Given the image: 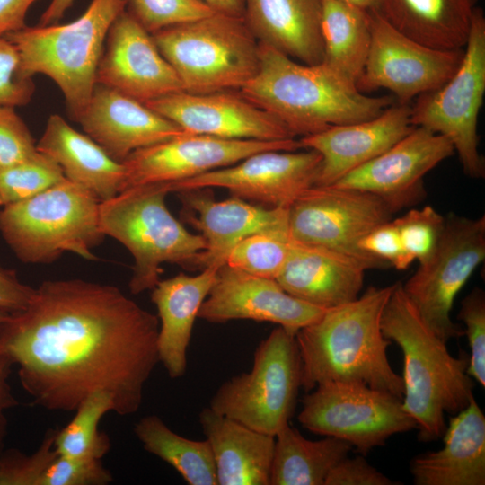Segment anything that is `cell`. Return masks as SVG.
Here are the masks:
<instances>
[{
	"mask_svg": "<svg viewBox=\"0 0 485 485\" xmlns=\"http://www.w3.org/2000/svg\"><path fill=\"white\" fill-rule=\"evenodd\" d=\"M11 313L0 310V324L10 317Z\"/></svg>",
	"mask_w": 485,
	"mask_h": 485,
	"instance_id": "f5cc1de1",
	"label": "cell"
},
{
	"mask_svg": "<svg viewBox=\"0 0 485 485\" xmlns=\"http://www.w3.org/2000/svg\"><path fill=\"white\" fill-rule=\"evenodd\" d=\"M301 379L295 335L278 326L258 345L251 369L224 382L212 396L209 407L275 436L293 416Z\"/></svg>",
	"mask_w": 485,
	"mask_h": 485,
	"instance_id": "9c48e42d",
	"label": "cell"
},
{
	"mask_svg": "<svg viewBox=\"0 0 485 485\" xmlns=\"http://www.w3.org/2000/svg\"><path fill=\"white\" fill-rule=\"evenodd\" d=\"M112 474L101 460L57 455L46 470L40 485H107Z\"/></svg>",
	"mask_w": 485,
	"mask_h": 485,
	"instance_id": "7bdbcfd3",
	"label": "cell"
},
{
	"mask_svg": "<svg viewBox=\"0 0 485 485\" xmlns=\"http://www.w3.org/2000/svg\"><path fill=\"white\" fill-rule=\"evenodd\" d=\"M457 318L465 325L471 356L467 374L485 387V294L473 288L462 301Z\"/></svg>",
	"mask_w": 485,
	"mask_h": 485,
	"instance_id": "ab89813d",
	"label": "cell"
},
{
	"mask_svg": "<svg viewBox=\"0 0 485 485\" xmlns=\"http://www.w3.org/2000/svg\"><path fill=\"white\" fill-rule=\"evenodd\" d=\"M65 179L58 163L38 151L30 159L0 172V206L26 200Z\"/></svg>",
	"mask_w": 485,
	"mask_h": 485,
	"instance_id": "d590c367",
	"label": "cell"
},
{
	"mask_svg": "<svg viewBox=\"0 0 485 485\" xmlns=\"http://www.w3.org/2000/svg\"><path fill=\"white\" fill-rule=\"evenodd\" d=\"M394 284L369 287L357 299L325 310L295 333L301 363V388L310 392L331 381L356 382L402 400V376L392 368L381 329Z\"/></svg>",
	"mask_w": 485,
	"mask_h": 485,
	"instance_id": "7a4b0ae2",
	"label": "cell"
},
{
	"mask_svg": "<svg viewBox=\"0 0 485 485\" xmlns=\"http://www.w3.org/2000/svg\"><path fill=\"white\" fill-rule=\"evenodd\" d=\"M151 35L188 93L239 91L259 68V41L243 18L214 13Z\"/></svg>",
	"mask_w": 485,
	"mask_h": 485,
	"instance_id": "ba28073f",
	"label": "cell"
},
{
	"mask_svg": "<svg viewBox=\"0 0 485 485\" xmlns=\"http://www.w3.org/2000/svg\"><path fill=\"white\" fill-rule=\"evenodd\" d=\"M259 57L257 73L238 92L295 137L375 118L394 101L367 96L323 64L301 63L260 42Z\"/></svg>",
	"mask_w": 485,
	"mask_h": 485,
	"instance_id": "3957f363",
	"label": "cell"
},
{
	"mask_svg": "<svg viewBox=\"0 0 485 485\" xmlns=\"http://www.w3.org/2000/svg\"><path fill=\"white\" fill-rule=\"evenodd\" d=\"M13 366L12 360L0 352V454L4 451L7 434L6 412L18 405L9 383Z\"/></svg>",
	"mask_w": 485,
	"mask_h": 485,
	"instance_id": "7dc6e473",
	"label": "cell"
},
{
	"mask_svg": "<svg viewBox=\"0 0 485 485\" xmlns=\"http://www.w3.org/2000/svg\"><path fill=\"white\" fill-rule=\"evenodd\" d=\"M369 13L385 15L388 0H340Z\"/></svg>",
	"mask_w": 485,
	"mask_h": 485,
	"instance_id": "816d5d0a",
	"label": "cell"
},
{
	"mask_svg": "<svg viewBox=\"0 0 485 485\" xmlns=\"http://www.w3.org/2000/svg\"><path fill=\"white\" fill-rule=\"evenodd\" d=\"M324 312L325 309L289 295L276 279L251 275L224 264L216 270L198 318L210 323L233 320L272 322L295 335Z\"/></svg>",
	"mask_w": 485,
	"mask_h": 485,
	"instance_id": "ac0fdd59",
	"label": "cell"
},
{
	"mask_svg": "<svg viewBox=\"0 0 485 485\" xmlns=\"http://www.w3.org/2000/svg\"><path fill=\"white\" fill-rule=\"evenodd\" d=\"M217 269L206 268L193 276L180 273L160 279L152 289L151 299L156 306L159 319V362L172 379L186 374L187 351L194 323Z\"/></svg>",
	"mask_w": 485,
	"mask_h": 485,
	"instance_id": "484cf974",
	"label": "cell"
},
{
	"mask_svg": "<svg viewBox=\"0 0 485 485\" xmlns=\"http://www.w3.org/2000/svg\"><path fill=\"white\" fill-rule=\"evenodd\" d=\"M176 193L182 205L183 220L200 232L207 244L193 269L221 267L232 249L251 234L289 232V208L266 207L236 197L216 200L209 188Z\"/></svg>",
	"mask_w": 485,
	"mask_h": 485,
	"instance_id": "44dd1931",
	"label": "cell"
},
{
	"mask_svg": "<svg viewBox=\"0 0 485 485\" xmlns=\"http://www.w3.org/2000/svg\"><path fill=\"white\" fill-rule=\"evenodd\" d=\"M37 0H0V37L25 27L30 7Z\"/></svg>",
	"mask_w": 485,
	"mask_h": 485,
	"instance_id": "c3c4849f",
	"label": "cell"
},
{
	"mask_svg": "<svg viewBox=\"0 0 485 485\" xmlns=\"http://www.w3.org/2000/svg\"><path fill=\"white\" fill-rule=\"evenodd\" d=\"M128 4V0H92L72 22L25 26L4 35L18 50L27 75L42 74L57 84L75 120L96 85L109 30Z\"/></svg>",
	"mask_w": 485,
	"mask_h": 485,
	"instance_id": "8992f818",
	"label": "cell"
},
{
	"mask_svg": "<svg viewBox=\"0 0 485 485\" xmlns=\"http://www.w3.org/2000/svg\"><path fill=\"white\" fill-rule=\"evenodd\" d=\"M293 244L289 232L254 234L232 249L225 264L251 275L276 279Z\"/></svg>",
	"mask_w": 485,
	"mask_h": 485,
	"instance_id": "e575fe53",
	"label": "cell"
},
{
	"mask_svg": "<svg viewBox=\"0 0 485 485\" xmlns=\"http://www.w3.org/2000/svg\"><path fill=\"white\" fill-rule=\"evenodd\" d=\"M321 32L322 64L357 86L371 44L370 13L340 0H322Z\"/></svg>",
	"mask_w": 485,
	"mask_h": 485,
	"instance_id": "4dcf8cb0",
	"label": "cell"
},
{
	"mask_svg": "<svg viewBox=\"0 0 485 485\" xmlns=\"http://www.w3.org/2000/svg\"><path fill=\"white\" fill-rule=\"evenodd\" d=\"M476 0H388L384 17L400 31L430 48L465 46Z\"/></svg>",
	"mask_w": 485,
	"mask_h": 485,
	"instance_id": "f546056e",
	"label": "cell"
},
{
	"mask_svg": "<svg viewBox=\"0 0 485 485\" xmlns=\"http://www.w3.org/2000/svg\"><path fill=\"white\" fill-rule=\"evenodd\" d=\"M454 415L443 434L444 446L411 460L414 484H485V416L474 396Z\"/></svg>",
	"mask_w": 485,
	"mask_h": 485,
	"instance_id": "d4e9b609",
	"label": "cell"
},
{
	"mask_svg": "<svg viewBox=\"0 0 485 485\" xmlns=\"http://www.w3.org/2000/svg\"><path fill=\"white\" fill-rule=\"evenodd\" d=\"M101 201L66 178L26 200L0 210V233L17 259L48 265L71 252L87 260L105 239L100 226Z\"/></svg>",
	"mask_w": 485,
	"mask_h": 485,
	"instance_id": "52a82bcc",
	"label": "cell"
},
{
	"mask_svg": "<svg viewBox=\"0 0 485 485\" xmlns=\"http://www.w3.org/2000/svg\"><path fill=\"white\" fill-rule=\"evenodd\" d=\"M321 154L306 151L269 150L184 181L167 183L170 192L223 188L233 197L266 207L289 208L316 186Z\"/></svg>",
	"mask_w": 485,
	"mask_h": 485,
	"instance_id": "2e32d148",
	"label": "cell"
},
{
	"mask_svg": "<svg viewBox=\"0 0 485 485\" xmlns=\"http://www.w3.org/2000/svg\"><path fill=\"white\" fill-rule=\"evenodd\" d=\"M35 288L22 283L16 272L0 264V310L15 313L29 304Z\"/></svg>",
	"mask_w": 485,
	"mask_h": 485,
	"instance_id": "bcb514c9",
	"label": "cell"
},
{
	"mask_svg": "<svg viewBox=\"0 0 485 485\" xmlns=\"http://www.w3.org/2000/svg\"><path fill=\"white\" fill-rule=\"evenodd\" d=\"M300 148L299 140L295 138L227 139L185 132L131 153L122 162L124 176L119 192L139 185L184 181L233 165L262 151H297Z\"/></svg>",
	"mask_w": 485,
	"mask_h": 485,
	"instance_id": "9a60e30c",
	"label": "cell"
},
{
	"mask_svg": "<svg viewBox=\"0 0 485 485\" xmlns=\"http://www.w3.org/2000/svg\"><path fill=\"white\" fill-rule=\"evenodd\" d=\"M351 448L333 436L309 440L287 423L275 436L270 485H324Z\"/></svg>",
	"mask_w": 485,
	"mask_h": 485,
	"instance_id": "1f68e13d",
	"label": "cell"
},
{
	"mask_svg": "<svg viewBox=\"0 0 485 485\" xmlns=\"http://www.w3.org/2000/svg\"><path fill=\"white\" fill-rule=\"evenodd\" d=\"M359 248L370 256L392 265L398 270L409 268L394 220L386 221L365 235Z\"/></svg>",
	"mask_w": 485,
	"mask_h": 485,
	"instance_id": "ee69618b",
	"label": "cell"
},
{
	"mask_svg": "<svg viewBox=\"0 0 485 485\" xmlns=\"http://www.w3.org/2000/svg\"><path fill=\"white\" fill-rule=\"evenodd\" d=\"M184 131L227 139L295 138L287 128L238 91L171 93L146 102Z\"/></svg>",
	"mask_w": 485,
	"mask_h": 485,
	"instance_id": "ffe728a7",
	"label": "cell"
},
{
	"mask_svg": "<svg viewBox=\"0 0 485 485\" xmlns=\"http://www.w3.org/2000/svg\"><path fill=\"white\" fill-rule=\"evenodd\" d=\"M34 90L32 77L22 70L15 46L4 36L0 37V106H24Z\"/></svg>",
	"mask_w": 485,
	"mask_h": 485,
	"instance_id": "60d3db41",
	"label": "cell"
},
{
	"mask_svg": "<svg viewBox=\"0 0 485 485\" xmlns=\"http://www.w3.org/2000/svg\"><path fill=\"white\" fill-rule=\"evenodd\" d=\"M381 329L402 351L401 402L417 424L419 440L442 437L445 413H458L473 397L474 382L466 372L469 358L450 354L446 342L426 324L401 282L395 283L384 307Z\"/></svg>",
	"mask_w": 485,
	"mask_h": 485,
	"instance_id": "277c9868",
	"label": "cell"
},
{
	"mask_svg": "<svg viewBox=\"0 0 485 485\" xmlns=\"http://www.w3.org/2000/svg\"><path fill=\"white\" fill-rule=\"evenodd\" d=\"M485 259V216L450 214L436 249L402 285L404 293L443 341L464 335L450 316L454 299Z\"/></svg>",
	"mask_w": 485,
	"mask_h": 485,
	"instance_id": "7c38bea8",
	"label": "cell"
},
{
	"mask_svg": "<svg viewBox=\"0 0 485 485\" xmlns=\"http://www.w3.org/2000/svg\"><path fill=\"white\" fill-rule=\"evenodd\" d=\"M128 12L151 34L216 13L198 0H128Z\"/></svg>",
	"mask_w": 485,
	"mask_h": 485,
	"instance_id": "74e56055",
	"label": "cell"
},
{
	"mask_svg": "<svg viewBox=\"0 0 485 485\" xmlns=\"http://www.w3.org/2000/svg\"><path fill=\"white\" fill-rule=\"evenodd\" d=\"M410 104H392L378 116L331 126L299 139L322 156L316 186H330L380 155L413 129Z\"/></svg>",
	"mask_w": 485,
	"mask_h": 485,
	"instance_id": "603a6c76",
	"label": "cell"
},
{
	"mask_svg": "<svg viewBox=\"0 0 485 485\" xmlns=\"http://www.w3.org/2000/svg\"><path fill=\"white\" fill-rule=\"evenodd\" d=\"M37 150L56 161L65 177L92 192L101 202L115 197L124 176V165L112 159L86 134L61 116L51 115L37 142Z\"/></svg>",
	"mask_w": 485,
	"mask_h": 485,
	"instance_id": "f1b7e54d",
	"label": "cell"
},
{
	"mask_svg": "<svg viewBox=\"0 0 485 485\" xmlns=\"http://www.w3.org/2000/svg\"><path fill=\"white\" fill-rule=\"evenodd\" d=\"M134 433L146 452L174 468L189 485H217L215 460L206 438H186L157 415L141 418Z\"/></svg>",
	"mask_w": 485,
	"mask_h": 485,
	"instance_id": "d6a6232c",
	"label": "cell"
},
{
	"mask_svg": "<svg viewBox=\"0 0 485 485\" xmlns=\"http://www.w3.org/2000/svg\"><path fill=\"white\" fill-rule=\"evenodd\" d=\"M159 319L119 287L80 278L43 281L0 324V352L18 366L34 404L74 411L96 391L114 412L136 413L159 363Z\"/></svg>",
	"mask_w": 485,
	"mask_h": 485,
	"instance_id": "6da1fadb",
	"label": "cell"
},
{
	"mask_svg": "<svg viewBox=\"0 0 485 485\" xmlns=\"http://www.w3.org/2000/svg\"><path fill=\"white\" fill-rule=\"evenodd\" d=\"M109 411H114V401L107 392L96 391L85 397L72 420L55 430L54 448L57 455L101 460L111 446L109 436L98 428L100 420Z\"/></svg>",
	"mask_w": 485,
	"mask_h": 485,
	"instance_id": "836d02e7",
	"label": "cell"
},
{
	"mask_svg": "<svg viewBox=\"0 0 485 485\" xmlns=\"http://www.w3.org/2000/svg\"><path fill=\"white\" fill-rule=\"evenodd\" d=\"M371 44L357 88L361 93L389 90L397 102L410 104L418 96L445 84L458 68L463 48L428 47L396 29L384 16L370 13Z\"/></svg>",
	"mask_w": 485,
	"mask_h": 485,
	"instance_id": "5bb4252c",
	"label": "cell"
},
{
	"mask_svg": "<svg viewBox=\"0 0 485 485\" xmlns=\"http://www.w3.org/2000/svg\"><path fill=\"white\" fill-rule=\"evenodd\" d=\"M322 0H244L243 20L260 43L307 65L322 61Z\"/></svg>",
	"mask_w": 485,
	"mask_h": 485,
	"instance_id": "4316f807",
	"label": "cell"
},
{
	"mask_svg": "<svg viewBox=\"0 0 485 485\" xmlns=\"http://www.w3.org/2000/svg\"><path fill=\"white\" fill-rule=\"evenodd\" d=\"M366 270L349 256L294 241L276 280L289 295L327 310L358 297Z\"/></svg>",
	"mask_w": 485,
	"mask_h": 485,
	"instance_id": "cb8c5ba5",
	"label": "cell"
},
{
	"mask_svg": "<svg viewBox=\"0 0 485 485\" xmlns=\"http://www.w3.org/2000/svg\"><path fill=\"white\" fill-rule=\"evenodd\" d=\"M213 453L217 485H270L275 436L214 411L199 413Z\"/></svg>",
	"mask_w": 485,
	"mask_h": 485,
	"instance_id": "83f0119b",
	"label": "cell"
},
{
	"mask_svg": "<svg viewBox=\"0 0 485 485\" xmlns=\"http://www.w3.org/2000/svg\"><path fill=\"white\" fill-rule=\"evenodd\" d=\"M75 121L119 163L138 149L186 132L146 104L99 84Z\"/></svg>",
	"mask_w": 485,
	"mask_h": 485,
	"instance_id": "7402d4cb",
	"label": "cell"
},
{
	"mask_svg": "<svg viewBox=\"0 0 485 485\" xmlns=\"http://www.w3.org/2000/svg\"><path fill=\"white\" fill-rule=\"evenodd\" d=\"M96 84L143 103L181 92V82L149 33L128 12L111 24L96 72Z\"/></svg>",
	"mask_w": 485,
	"mask_h": 485,
	"instance_id": "d6986e66",
	"label": "cell"
},
{
	"mask_svg": "<svg viewBox=\"0 0 485 485\" xmlns=\"http://www.w3.org/2000/svg\"><path fill=\"white\" fill-rule=\"evenodd\" d=\"M169 193L167 183L145 184L100 203L102 233L119 242L133 257L128 283L133 295L156 286L163 263L194 268L206 250L203 236L191 234L169 211L165 203Z\"/></svg>",
	"mask_w": 485,
	"mask_h": 485,
	"instance_id": "5b68a950",
	"label": "cell"
},
{
	"mask_svg": "<svg viewBox=\"0 0 485 485\" xmlns=\"http://www.w3.org/2000/svg\"><path fill=\"white\" fill-rule=\"evenodd\" d=\"M56 429L45 433L31 454L12 449L0 454V485H40L43 475L57 456L54 448Z\"/></svg>",
	"mask_w": 485,
	"mask_h": 485,
	"instance_id": "f35d334b",
	"label": "cell"
},
{
	"mask_svg": "<svg viewBox=\"0 0 485 485\" xmlns=\"http://www.w3.org/2000/svg\"><path fill=\"white\" fill-rule=\"evenodd\" d=\"M214 12L243 18L244 0H198Z\"/></svg>",
	"mask_w": 485,
	"mask_h": 485,
	"instance_id": "681fc988",
	"label": "cell"
},
{
	"mask_svg": "<svg viewBox=\"0 0 485 485\" xmlns=\"http://www.w3.org/2000/svg\"><path fill=\"white\" fill-rule=\"evenodd\" d=\"M409 265L428 260L436 249L445 225V217L433 207L411 208L393 219Z\"/></svg>",
	"mask_w": 485,
	"mask_h": 485,
	"instance_id": "8d00e7d4",
	"label": "cell"
},
{
	"mask_svg": "<svg viewBox=\"0 0 485 485\" xmlns=\"http://www.w3.org/2000/svg\"><path fill=\"white\" fill-rule=\"evenodd\" d=\"M462 61L438 89L423 93L410 106V122L446 137L463 171L472 179L485 176L480 154L478 116L485 93V17L475 7Z\"/></svg>",
	"mask_w": 485,
	"mask_h": 485,
	"instance_id": "30bf717a",
	"label": "cell"
},
{
	"mask_svg": "<svg viewBox=\"0 0 485 485\" xmlns=\"http://www.w3.org/2000/svg\"><path fill=\"white\" fill-rule=\"evenodd\" d=\"M396 482L369 464L363 456L340 461L328 474L324 485H394Z\"/></svg>",
	"mask_w": 485,
	"mask_h": 485,
	"instance_id": "f6af8a7d",
	"label": "cell"
},
{
	"mask_svg": "<svg viewBox=\"0 0 485 485\" xmlns=\"http://www.w3.org/2000/svg\"><path fill=\"white\" fill-rule=\"evenodd\" d=\"M454 154V146L446 137L414 127L385 152L349 172L332 186L374 194L394 213L420 202L426 192L425 175Z\"/></svg>",
	"mask_w": 485,
	"mask_h": 485,
	"instance_id": "e0dca14e",
	"label": "cell"
},
{
	"mask_svg": "<svg viewBox=\"0 0 485 485\" xmlns=\"http://www.w3.org/2000/svg\"><path fill=\"white\" fill-rule=\"evenodd\" d=\"M307 392L301 401L300 424L314 434L341 439L363 454L417 428L401 399L361 383L325 382Z\"/></svg>",
	"mask_w": 485,
	"mask_h": 485,
	"instance_id": "8fae6325",
	"label": "cell"
},
{
	"mask_svg": "<svg viewBox=\"0 0 485 485\" xmlns=\"http://www.w3.org/2000/svg\"><path fill=\"white\" fill-rule=\"evenodd\" d=\"M75 0H51L48 6L40 16V24L48 25L57 23L70 8Z\"/></svg>",
	"mask_w": 485,
	"mask_h": 485,
	"instance_id": "f907efd6",
	"label": "cell"
},
{
	"mask_svg": "<svg viewBox=\"0 0 485 485\" xmlns=\"http://www.w3.org/2000/svg\"><path fill=\"white\" fill-rule=\"evenodd\" d=\"M393 212L369 192L336 186H314L288 210L291 238L356 259L366 269L387 263L364 252L359 242L377 225L392 219Z\"/></svg>",
	"mask_w": 485,
	"mask_h": 485,
	"instance_id": "4fadbf2b",
	"label": "cell"
},
{
	"mask_svg": "<svg viewBox=\"0 0 485 485\" xmlns=\"http://www.w3.org/2000/svg\"><path fill=\"white\" fill-rule=\"evenodd\" d=\"M37 153V143L15 108L0 106V172Z\"/></svg>",
	"mask_w": 485,
	"mask_h": 485,
	"instance_id": "b9f144b4",
	"label": "cell"
}]
</instances>
